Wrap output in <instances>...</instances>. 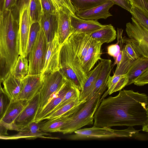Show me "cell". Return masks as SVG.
Masks as SVG:
<instances>
[{
	"label": "cell",
	"instance_id": "cb8c5ba5",
	"mask_svg": "<svg viewBox=\"0 0 148 148\" xmlns=\"http://www.w3.org/2000/svg\"><path fill=\"white\" fill-rule=\"evenodd\" d=\"M22 79L10 74L2 82L3 89L11 101L17 100L22 88Z\"/></svg>",
	"mask_w": 148,
	"mask_h": 148
},
{
	"label": "cell",
	"instance_id": "8d00e7d4",
	"mask_svg": "<svg viewBox=\"0 0 148 148\" xmlns=\"http://www.w3.org/2000/svg\"><path fill=\"white\" fill-rule=\"evenodd\" d=\"M56 7L57 10L63 7L66 8L71 15H75L76 12L70 0H51Z\"/></svg>",
	"mask_w": 148,
	"mask_h": 148
},
{
	"label": "cell",
	"instance_id": "4316f807",
	"mask_svg": "<svg viewBox=\"0 0 148 148\" xmlns=\"http://www.w3.org/2000/svg\"><path fill=\"white\" fill-rule=\"evenodd\" d=\"M99 60L102 62L101 69L96 81L93 91L88 100L92 97L101 88L107 86V82L111 73L112 69L111 60L110 59L101 58Z\"/></svg>",
	"mask_w": 148,
	"mask_h": 148
},
{
	"label": "cell",
	"instance_id": "e575fe53",
	"mask_svg": "<svg viewBox=\"0 0 148 148\" xmlns=\"http://www.w3.org/2000/svg\"><path fill=\"white\" fill-rule=\"evenodd\" d=\"M130 12L138 23L148 29V14L133 5Z\"/></svg>",
	"mask_w": 148,
	"mask_h": 148
},
{
	"label": "cell",
	"instance_id": "277c9868",
	"mask_svg": "<svg viewBox=\"0 0 148 148\" xmlns=\"http://www.w3.org/2000/svg\"><path fill=\"white\" fill-rule=\"evenodd\" d=\"M107 87L101 88L92 97L86 100L80 109L68 119L60 132L64 134H71L85 126L92 125L94 114L102 101L100 99Z\"/></svg>",
	"mask_w": 148,
	"mask_h": 148
},
{
	"label": "cell",
	"instance_id": "6da1fadb",
	"mask_svg": "<svg viewBox=\"0 0 148 148\" xmlns=\"http://www.w3.org/2000/svg\"><path fill=\"white\" fill-rule=\"evenodd\" d=\"M148 97L132 90H120L116 96L103 99L94 115V126L148 125Z\"/></svg>",
	"mask_w": 148,
	"mask_h": 148
},
{
	"label": "cell",
	"instance_id": "f1b7e54d",
	"mask_svg": "<svg viewBox=\"0 0 148 148\" xmlns=\"http://www.w3.org/2000/svg\"><path fill=\"white\" fill-rule=\"evenodd\" d=\"M29 61L27 57L19 56L11 74L16 77L22 79L28 74Z\"/></svg>",
	"mask_w": 148,
	"mask_h": 148
},
{
	"label": "cell",
	"instance_id": "8fae6325",
	"mask_svg": "<svg viewBox=\"0 0 148 148\" xmlns=\"http://www.w3.org/2000/svg\"><path fill=\"white\" fill-rule=\"evenodd\" d=\"M45 74L28 75L22 79L23 87L17 99L28 100L40 90L43 84Z\"/></svg>",
	"mask_w": 148,
	"mask_h": 148
},
{
	"label": "cell",
	"instance_id": "83f0119b",
	"mask_svg": "<svg viewBox=\"0 0 148 148\" xmlns=\"http://www.w3.org/2000/svg\"><path fill=\"white\" fill-rule=\"evenodd\" d=\"M148 68V58L141 56L134 60L126 73L128 77L127 86L134 83L137 77Z\"/></svg>",
	"mask_w": 148,
	"mask_h": 148
},
{
	"label": "cell",
	"instance_id": "2e32d148",
	"mask_svg": "<svg viewBox=\"0 0 148 148\" xmlns=\"http://www.w3.org/2000/svg\"><path fill=\"white\" fill-rule=\"evenodd\" d=\"M72 84L66 79L61 87L52 95L49 101L34 121L39 123L50 113L61 102L66 92L71 88Z\"/></svg>",
	"mask_w": 148,
	"mask_h": 148
},
{
	"label": "cell",
	"instance_id": "f546056e",
	"mask_svg": "<svg viewBox=\"0 0 148 148\" xmlns=\"http://www.w3.org/2000/svg\"><path fill=\"white\" fill-rule=\"evenodd\" d=\"M108 1L109 0H70L76 12L93 8Z\"/></svg>",
	"mask_w": 148,
	"mask_h": 148
},
{
	"label": "cell",
	"instance_id": "f6af8a7d",
	"mask_svg": "<svg viewBox=\"0 0 148 148\" xmlns=\"http://www.w3.org/2000/svg\"><path fill=\"white\" fill-rule=\"evenodd\" d=\"M112 1L114 4L117 5L130 12L132 6L128 0H109Z\"/></svg>",
	"mask_w": 148,
	"mask_h": 148
},
{
	"label": "cell",
	"instance_id": "7dc6e473",
	"mask_svg": "<svg viewBox=\"0 0 148 148\" xmlns=\"http://www.w3.org/2000/svg\"><path fill=\"white\" fill-rule=\"evenodd\" d=\"M5 1V0H0V15L1 14L4 10Z\"/></svg>",
	"mask_w": 148,
	"mask_h": 148
},
{
	"label": "cell",
	"instance_id": "f35d334b",
	"mask_svg": "<svg viewBox=\"0 0 148 148\" xmlns=\"http://www.w3.org/2000/svg\"><path fill=\"white\" fill-rule=\"evenodd\" d=\"M42 13L50 14L56 12L58 10L51 0H40Z\"/></svg>",
	"mask_w": 148,
	"mask_h": 148
},
{
	"label": "cell",
	"instance_id": "7402d4cb",
	"mask_svg": "<svg viewBox=\"0 0 148 148\" xmlns=\"http://www.w3.org/2000/svg\"><path fill=\"white\" fill-rule=\"evenodd\" d=\"M99 60L95 68L87 73V79L80 91V101L87 100L93 91L101 68L102 62Z\"/></svg>",
	"mask_w": 148,
	"mask_h": 148
},
{
	"label": "cell",
	"instance_id": "9c48e42d",
	"mask_svg": "<svg viewBox=\"0 0 148 148\" xmlns=\"http://www.w3.org/2000/svg\"><path fill=\"white\" fill-rule=\"evenodd\" d=\"M29 7H24L19 13L18 31L19 55L24 57H27V49L32 24L30 19Z\"/></svg>",
	"mask_w": 148,
	"mask_h": 148
},
{
	"label": "cell",
	"instance_id": "44dd1931",
	"mask_svg": "<svg viewBox=\"0 0 148 148\" xmlns=\"http://www.w3.org/2000/svg\"><path fill=\"white\" fill-rule=\"evenodd\" d=\"M70 17L73 33L78 32L89 34L104 25L97 21L82 19L75 15L70 14Z\"/></svg>",
	"mask_w": 148,
	"mask_h": 148
},
{
	"label": "cell",
	"instance_id": "ba28073f",
	"mask_svg": "<svg viewBox=\"0 0 148 148\" xmlns=\"http://www.w3.org/2000/svg\"><path fill=\"white\" fill-rule=\"evenodd\" d=\"M48 42L40 27L36 39L29 54L28 75L42 73Z\"/></svg>",
	"mask_w": 148,
	"mask_h": 148
},
{
	"label": "cell",
	"instance_id": "7a4b0ae2",
	"mask_svg": "<svg viewBox=\"0 0 148 148\" xmlns=\"http://www.w3.org/2000/svg\"><path fill=\"white\" fill-rule=\"evenodd\" d=\"M19 21L12 10L0 15V86L11 73L19 55Z\"/></svg>",
	"mask_w": 148,
	"mask_h": 148
},
{
	"label": "cell",
	"instance_id": "1f68e13d",
	"mask_svg": "<svg viewBox=\"0 0 148 148\" xmlns=\"http://www.w3.org/2000/svg\"><path fill=\"white\" fill-rule=\"evenodd\" d=\"M80 93V90L76 86L72 84L71 88L66 92L60 103L47 116L52 113L54 112L77 98L79 97Z\"/></svg>",
	"mask_w": 148,
	"mask_h": 148
},
{
	"label": "cell",
	"instance_id": "5bb4252c",
	"mask_svg": "<svg viewBox=\"0 0 148 148\" xmlns=\"http://www.w3.org/2000/svg\"><path fill=\"white\" fill-rule=\"evenodd\" d=\"M86 101H80L78 105L60 116L39 124L40 130L46 133L60 132L68 119L79 109Z\"/></svg>",
	"mask_w": 148,
	"mask_h": 148
},
{
	"label": "cell",
	"instance_id": "7c38bea8",
	"mask_svg": "<svg viewBox=\"0 0 148 148\" xmlns=\"http://www.w3.org/2000/svg\"><path fill=\"white\" fill-rule=\"evenodd\" d=\"M39 98V91L28 101L25 108L15 120L12 130L18 131L34 120L38 107Z\"/></svg>",
	"mask_w": 148,
	"mask_h": 148
},
{
	"label": "cell",
	"instance_id": "ac0fdd59",
	"mask_svg": "<svg viewBox=\"0 0 148 148\" xmlns=\"http://www.w3.org/2000/svg\"><path fill=\"white\" fill-rule=\"evenodd\" d=\"M58 11V20L57 34L59 43L62 45L73 32L69 12L63 7L61 8Z\"/></svg>",
	"mask_w": 148,
	"mask_h": 148
},
{
	"label": "cell",
	"instance_id": "4fadbf2b",
	"mask_svg": "<svg viewBox=\"0 0 148 148\" xmlns=\"http://www.w3.org/2000/svg\"><path fill=\"white\" fill-rule=\"evenodd\" d=\"M69 39L75 55L82 65L92 38L89 34L75 32L70 35Z\"/></svg>",
	"mask_w": 148,
	"mask_h": 148
},
{
	"label": "cell",
	"instance_id": "ee69618b",
	"mask_svg": "<svg viewBox=\"0 0 148 148\" xmlns=\"http://www.w3.org/2000/svg\"><path fill=\"white\" fill-rule=\"evenodd\" d=\"M119 40L116 43L109 46L107 47V53L113 57L115 60L120 51V47L118 45Z\"/></svg>",
	"mask_w": 148,
	"mask_h": 148
},
{
	"label": "cell",
	"instance_id": "ab89813d",
	"mask_svg": "<svg viewBox=\"0 0 148 148\" xmlns=\"http://www.w3.org/2000/svg\"><path fill=\"white\" fill-rule=\"evenodd\" d=\"M31 0H17L15 7L12 10L14 18L19 21V13L24 7H29Z\"/></svg>",
	"mask_w": 148,
	"mask_h": 148
},
{
	"label": "cell",
	"instance_id": "8992f818",
	"mask_svg": "<svg viewBox=\"0 0 148 148\" xmlns=\"http://www.w3.org/2000/svg\"><path fill=\"white\" fill-rule=\"evenodd\" d=\"M132 23L126 24V32L127 38H122L123 43H129L134 48L139 57L148 58V29L138 23L133 17Z\"/></svg>",
	"mask_w": 148,
	"mask_h": 148
},
{
	"label": "cell",
	"instance_id": "bcb514c9",
	"mask_svg": "<svg viewBox=\"0 0 148 148\" xmlns=\"http://www.w3.org/2000/svg\"><path fill=\"white\" fill-rule=\"evenodd\" d=\"M17 1V0H5L4 10H12L15 6Z\"/></svg>",
	"mask_w": 148,
	"mask_h": 148
},
{
	"label": "cell",
	"instance_id": "30bf717a",
	"mask_svg": "<svg viewBox=\"0 0 148 148\" xmlns=\"http://www.w3.org/2000/svg\"><path fill=\"white\" fill-rule=\"evenodd\" d=\"M61 46L56 33L53 39L48 42L42 73L45 74L59 69V55Z\"/></svg>",
	"mask_w": 148,
	"mask_h": 148
},
{
	"label": "cell",
	"instance_id": "836d02e7",
	"mask_svg": "<svg viewBox=\"0 0 148 148\" xmlns=\"http://www.w3.org/2000/svg\"><path fill=\"white\" fill-rule=\"evenodd\" d=\"M80 102L79 97H77L65 104L52 113L47 116L43 118V120L45 119L49 120L59 117L70 110L79 103Z\"/></svg>",
	"mask_w": 148,
	"mask_h": 148
},
{
	"label": "cell",
	"instance_id": "ffe728a7",
	"mask_svg": "<svg viewBox=\"0 0 148 148\" xmlns=\"http://www.w3.org/2000/svg\"><path fill=\"white\" fill-rule=\"evenodd\" d=\"M58 20V13L50 14L42 13L39 23L47 42L51 41L57 33Z\"/></svg>",
	"mask_w": 148,
	"mask_h": 148
},
{
	"label": "cell",
	"instance_id": "b9f144b4",
	"mask_svg": "<svg viewBox=\"0 0 148 148\" xmlns=\"http://www.w3.org/2000/svg\"><path fill=\"white\" fill-rule=\"evenodd\" d=\"M125 45L124 46L125 51L129 58L134 60L140 57L134 48L129 42L124 43Z\"/></svg>",
	"mask_w": 148,
	"mask_h": 148
},
{
	"label": "cell",
	"instance_id": "e0dca14e",
	"mask_svg": "<svg viewBox=\"0 0 148 148\" xmlns=\"http://www.w3.org/2000/svg\"><path fill=\"white\" fill-rule=\"evenodd\" d=\"M28 100L17 99L11 101L0 121V125L8 130H12L15 120L25 108Z\"/></svg>",
	"mask_w": 148,
	"mask_h": 148
},
{
	"label": "cell",
	"instance_id": "484cf974",
	"mask_svg": "<svg viewBox=\"0 0 148 148\" xmlns=\"http://www.w3.org/2000/svg\"><path fill=\"white\" fill-rule=\"evenodd\" d=\"M89 34L93 39L100 42L102 44L113 41L117 37L116 31L111 24L104 25Z\"/></svg>",
	"mask_w": 148,
	"mask_h": 148
},
{
	"label": "cell",
	"instance_id": "d6986e66",
	"mask_svg": "<svg viewBox=\"0 0 148 148\" xmlns=\"http://www.w3.org/2000/svg\"><path fill=\"white\" fill-rule=\"evenodd\" d=\"M18 132L12 136V138H25L34 139L37 138H44L60 139L58 137H52L51 134L44 132L40 129L39 123L32 121L18 131Z\"/></svg>",
	"mask_w": 148,
	"mask_h": 148
},
{
	"label": "cell",
	"instance_id": "52a82bcc",
	"mask_svg": "<svg viewBox=\"0 0 148 148\" xmlns=\"http://www.w3.org/2000/svg\"><path fill=\"white\" fill-rule=\"evenodd\" d=\"M66 80L59 69L45 74L43 82L39 91L38 106L34 119L39 114L52 95Z\"/></svg>",
	"mask_w": 148,
	"mask_h": 148
},
{
	"label": "cell",
	"instance_id": "5b68a950",
	"mask_svg": "<svg viewBox=\"0 0 148 148\" xmlns=\"http://www.w3.org/2000/svg\"><path fill=\"white\" fill-rule=\"evenodd\" d=\"M133 126H129L123 130H114L109 127H98L93 125L92 127L79 129L75 131L74 134L68 136L72 140L110 139L116 138H139V131Z\"/></svg>",
	"mask_w": 148,
	"mask_h": 148
},
{
	"label": "cell",
	"instance_id": "d6a6232c",
	"mask_svg": "<svg viewBox=\"0 0 148 148\" xmlns=\"http://www.w3.org/2000/svg\"><path fill=\"white\" fill-rule=\"evenodd\" d=\"M134 61L131 60L127 57L124 50L123 46L121 60L119 63L117 65L116 69L113 75H123L126 73Z\"/></svg>",
	"mask_w": 148,
	"mask_h": 148
},
{
	"label": "cell",
	"instance_id": "d590c367",
	"mask_svg": "<svg viewBox=\"0 0 148 148\" xmlns=\"http://www.w3.org/2000/svg\"><path fill=\"white\" fill-rule=\"evenodd\" d=\"M40 26L38 22L32 23L31 26L27 49V55H28L36 39Z\"/></svg>",
	"mask_w": 148,
	"mask_h": 148
},
{
	"label": "cell",
	"instance_id": "c3c4849f",
	"mask_svg": "<svg viewBox=\"0 0 148 148\" xmlns=\"http://www.w3.org/2000/svg\"><path fill=\"white\" fill-rule=\"evenodd\" d=\"M2 88L1 87V86H0V92L1 90L2 89Z\"/></svg>",
	"mask_w": 148,
	"mask_h": 148
},
{
	"label": "cell",
	"instance_id": "681fc988",
	"mask_svg": "<svg viewBox=\"0 0 148 148\" xmlns=\"http://www.w3.org/2000/svg\"><path fill=\"white\" fill-rule=\"evenodd\" d=\"M128 0L129 1L131 4V3L132 0Z\"/></svg>",
	"mask_w": 148,
	"mask_h": 148
},
{
	"label": "cell",
	"instance_id": "3957f363",
	"mask_svg": "<svg viewBox=\"0 0 148 148\" xmlns=\"http://www.w3.org/2000/svg\"><path fill=\"white\" fill-rule=\"evenodd\" d=\"M59 70L66 80L81 90L88 76L74 53L69 38L61 46Z\"/></svg>",
	"mask_w": 148,
	"mask_h": 148
},
{
	"label": "cell",
	"instance_id": "74e56055",
	"mask_svg": "<svg viewBox=\"0 0 148 148\" xmlns=\"http://www.w3.org/2000/svg\"><path fill=\"white\" fill-rule=\"evenodd\" d=\"M10 101L2 88L0 92V121L3 117Z\"/></svg>",
	"mask_w": 148,
	"mask_h": 148
},
{
	"label": "cell",
	"instance_id": "603a6c76",
	"mask_svg": "<svg viewBox=\"0 0 148 148\" xmlns=\"http://www.w3.org/2000/svg\"><path fill=\"white\" fill-rule=\"evenodd\" d=\"M102 44L92 38V40L86 55L82 64L86 73L93 68L95 63L101 58V48Z\"/></svg>",
	"mask_w": 148,
	"mask_h": 148
},
{
	"label": "cell",
	"instance_id": "9a60e30c",
	"mask_svg": "<svg viewBox=\"0 0 148 148\" xmlns=\"http://www.w3.org/2000/svg\"><path fill=\"white\" fill-rule=\"evenodd\" d=\"M114 3L112 1H108L93 8L84 10L76 12L75 15L79 18L85 20L97 21L100 19H106L112 16L109 10Z\"/></svg>",
	"mask_w": 148,
	"mask_h": 148
},
{
	"label": "cell",
	"instance_id": "d4e9b609",
	"mask_svg": "<svg viewBox=\"0 0 148 148\" xmlns=\"http://www.w3.org/2000/svg\"><path fill=\"white\" fill-rule=\"evenodd\" d=\"M128 82V77L127 73L123 75L109 76L107 82V90L101 97L102 100L108 95H110L114 92L120 91L125 86Z\"/></svg>",
	"mask_w": 148,
	"mask_h": 148
},
{
	"label": "cell",
	"instance_id": "4dcf8cb0",
	"mask_svg": "<svg viewBox=\"0 0 148 148\" xmlns=\"http://www.w3.org/2000/svg\"><path fill=\"white\" fill-rule=\"evenodd\" d=\"M29 10L31 24L36 22L39 23L42 13L40 0H31Z\"/></svg>",
	"mask_w": 148,
	"mask_h": 148
},
{
	"label": "cell",
	"instance_id": "7bdbcfd3",
	"mask_svg": "<svg viewBox=\"0 0 148 148\" xmlns=\"http://www.w3.org/2000/svg\"><path fill=\"white\" fill-rule=\"evenodd\" d=\"M131 4L148 14V0H132Z\"/></svg>",
	"mask_w": 148,
	"mask_h": 148
},
{
	"label": "cell",
	"instance_id": "60d3db41",
	"mask_svg": "<svg viewBox=\"0 0 148 148\" xmlns=\"http://www.w3.org/2000/svg\"><path fill=\"white\" fill-rule=\"evenodd\" d=\"M148 83V68H147L137 77L134 84L137 86H142Z\"/></svg>",
	"mask_w": 148,
	"mask_h": 148
}]
</instances>
